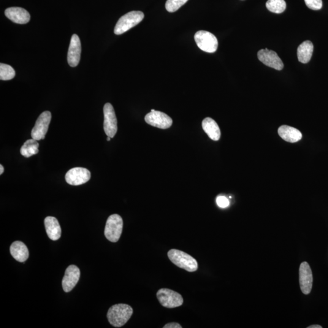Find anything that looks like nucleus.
<instances>
[{
  "mask_svg": "<svg viewBox=\"0 0 328 328\" xmlns=\"http://www.w3.org/2000/svg\"><path fill=\"white\" fill-rule=\"evenodd\" d=\"M133 310L130 305L118 304L113 305L107 313L108 322L114 327L120 328L126 325L131 318Z\"/></svg>",
  "mask_w": 328,
  "mask_h": 328,
  "instance_id": "1",
  "label": "nucleus"
},
{
  "mask_svg": "<svg viewBox=\"0 0 328 328\" xmlns=\"http://www.w3.org/2000/svg\"><path fill=\"white\" fill-rule=\"evenodd\" d=\"M167 256L176 266L189 272H195L198 269L197 260L186 252L173 249L168 252Z\"/></svg>",
  "mask_w": 328,
  "mask_h": 328,
  "instance_id": "2",
  "label": "nucleus"
},
{
  "mask_svg": "<svg viewBox=\"0 0 328 328\" xmlns=\"http://www.w3.org/2000/svg\"><path fill=\"white\" fill-rule=\"evenodd\" d=\"M123 230V219L118 214L108 217L106 223L104 234L111 242L116 243L120 239Z\"/></svg>",
  "mask_w": 328,
  "mask_h": 328,
  "instance_id": "3",
  "label": "nucleus"
},
{
  "mask_svg": "<svg viewBox=\"0 0 328 328\" xmlns=\"http://www.w3.org/2000/svg\"><path fill=\"white\" fill-rule=\"evenodd\" d=\"M143 18L144 14L141 11H131L126 13L116 23L115 34L121 35L125 33L139 24Z\"/></svg>",
  "mask_w": 328,
  "mask_h": 328,
  "instance_id": "4",
  "label": "nucleus"
},
{
  "mask_svg": "<svg viewBox=\"0 0 328 328\" xmlns=\"http://www.w3.org/2000/svg\"><path fill=\"white\" fill-rule=\"evenodd\" d=\"M157 299L162 306L167 308L180 307L183 305V297L178 292L169 289L162 288L157 292Z\"/></svg>",
  "mask_w": 328,
  "mask_h": 328,
  "instance_id": "5",
  "label": "nucleus"
},
{
  "mask_svg": "<svg viewBox=\"0 0 328 328\" xmlns=\"http://www.w3.org/2000/svg\"><path fill=\"white\" fill-rule=\"evenodd\" d=\"M195 40L197 47L202 51L208 53L216 52L218 47L216 37L210 32L197 31L195 35Z\"/></svg>",
  "mask_w": 328,
  "mask_h": 328,
  "instance_id": "6",
  "label": "nucleus"
},
{
  "mask_svg": "<svg viewBox=\"0 0 328 328\" xmlns=\"http://www.w3.org/2000/svg\"><path fill=\"white\" fill-rule=\"evenodd\" d=\"M51 118V113L48 111H46L41 114L38 118L36 123H35L34 128L31 131V136L32 139L36 140L44 139L46 134H47L49 126H50Z\"/></svg>",
  "mask_w": 328,
  "mask_h": 328,
  "instance_id": "7",
  "label": "nucleus"
},
{
  "mask_svg": "<svg viewBox=\"0 0 328 328\" xmlns=\"http://www.w3.org/2000/svg\"><path fill=\"white\" fill-rule=\"evenodd\" d=\"M104 129L107 136L113 138L118 131V120L112 104L107 103L104 107Z\"/></svg>",
  "mask_w": 328,
  "mask_h": 328,
  "instance_id": "8",
  "label": "nucleus"
},
{
  "mask_svg": "<svg viewBox=\"0 0 328 328\" xmlns=\"http://www.w3.org/2000/svg\"><path fill=\"white\" fill-rule=\"evenodd\" d=\"M145 121L150 126L161 129H169L173 124L172 119L164 113L151 110L145 116Z\"/></svg>",
  "mask_w": 328,
  "mask_h": 328,
  "instance_id": "9",
  "label": "nucleus"
},
{
  "mask_svg": "<svg viewBox=\"0 0 328 328\" xmlns=\"http://www.w3.org/2000/svg\"><path fill=\"white\" fill-rule=\"evenodd\" d=\"M91 173L88 169L82 167H75L70 169L65 175V180L71 186H80L87 183L90 180Z\"/></svg>",
  "mask_w": 328,
  "mask_h": 328,
  "instance_id": "10",
  "label": "nucleus"
},
{
  "mask_svg": "<svg viewBox=\"0 0 328 328\" xmlns=\"http://www.w3.org/2000/svg\"><path fill=\"white\" fill-rule=\"evenodd\" d=\"M299 282L300 289L305 295L310 293L313 287V272L307 262H303L300 264L299 269Z\"/></svg>",
  "mask_w": 328,
  "mask_h": 328,
  "instance_id": "11",
  "label": "nucleus"
},
{
  "mask_svg": "<svg viewBox=\"0 0 328 328\" xmlns=\"http://www.w3.org/2000/svg\"><path fill=\"white\" fill-rule=\"evenodd\" d=\"M258 58L262 64L272 68L278 70L283 68V62L275 51L268 50V49L260 50L258 53Z\"/></svg>",
  "mask_w": 328,
  "mask_h": 328,
  "instance_id": "12",
  "label": "nucleus"
},
{
  "mask_svg": "<svg viewBox=\"0 0 328 328\" xmlns=\"http://www.w3.org/2000/svg\"><path fill=\"white\" fill-rule=\"evenodd\" d=\"M80 277V271L75 265H70L65 270V275L62 280V287L65 292L72 291L76 285Z\"/></svg>",
  "mask_w": 328,
  "mask_h": 328,
  "instance_id": "13",
  "label": "nucleus"
},
{
  "mask_svg": "<svg viewBox=\"0 0 328 328\" xmlns=\"http://www.w3.org/2000/svg\"><path fill=\"white\" fill-rule=\"evenodd\" d=\"M81 51L82 48L79 37L77 34L72 35L67 57L69 66L75 67L79 64Z\"/></svg>",
  "mask_w": 328,
  "mask_h": 328,
  "instance_id": "14",
  "label": "nucleus"
},
{
  "mask_svg": "<svg viewBox=\"0 0 328 328\" xmlns=\"http://www.w3.org/2000/svg\"><path fill=\"white\" fill-rule=\"evenodd\" d=\"M5 15L13 23L17 24L28 23L31 19V16L26 10L18 7L7 8L5 10Z\"/></svg>",
  "mask_w": 328,
  "mask_h": 328,
  "instance_id": "15",
  "label": "nucleus"
},
{
  "mask_svg": "<svg viewBox=\"0 0 328 328\" xmlns=\"http://www.w3.org/2000/svg\"><path fill=\"white\" fill-rule=\"evenodd\" d=\"M46 232L51 240H58L61 237L62 229L58 219L53 216H48L45 219Z\"/></svg>",
  "mask_w": 328,
  "mask_h": 328,
  "instance_id": "16",
  "label": "nucleus"
},
{
  "mask_svg": "<svg viewBox=\"0 0 328 328\" xmlns=\"http://www.w3.org/2000/svg\"><path fill=\"white\" fill-rule=\"evenodd\" d=\"M10 252L13 258L19 262H23L28 259V249L21 241H17L13 242L10 246Z\"/></svg>",
  "mask_w": 328,
  "mask_h": 328,
  "instance_id": "17",
  "label": "nucleus"
},
{
  "mask_svg": "<svg viewBox=\"0 0 328 328\" xmlns=\"http://www.w3.org/2000/svg\"><path fill=\"white\" fill-rule=\"evenodd\" d=\"M278 132L282 139L289 142H297L302 138V134L299 130L287 126L280 127Z\"/></svg>",
  "mask_w": 328,
  "mask_h": 328,
  "instance_id": "18",
  "label": "nucleus"
},
{
  "mask_svg": "<svg viewBox=\"0 0 328 328\" xmlns=\"http://www.w3.org/2000/svg\"><path fill=\"white\" fill-rule=\"evenodd\" d=\"M202 127L205 133L211 140L217 141L220 139V129L213 119L210 118L204 119L202 121Z\"/></svg>",
  "mask_w": 328,
  "mask_h": 328,
  "instance_id": "19",
  "label": "nucleus"
},
{
  "mask_svg": "<svg viewBox=\"0 0 328 328\" xmlns=\"http://www.w3.org/2000/svg\"><path fill=\"white\" fill-rule=\"evenodd\" d=\"M314 45L311 41H305L297 49V57L299 61L302 64H307L313 56Z\"/></svg>",
  "mask_w": 328,
  "mask_h": 328,
  "instance_id": "20",
  "label": "nucleus"
},
{
  "mask_svg": "<svg viewBox=\"0 0 328 328\" xmlns=\"http://www.w3.org/2000/svg\"><path fill=\"white\" fill-rule=\"evenodd\" d=\"M39 143H38L37 140L32 138L31 139H28L24 142L21 148L20 153L21 155L25 158H30L39 153Z\"/></svg>",
  "mask_w": 328,
  "mask_h": 328,
  "instance_id": "21",
  "label": "nucleus"
},
{
  "mask_svg": "<svg viewBox=\"0 0 328 328\" xmlns=\"http://www.w3.org/2000/svg\"><path fill=\"white\" fill-rule=\"evenodd\" d=\"M265 5L269 11L275 13L283 12L286 9V2L284 0H268Z\"/></svg>",
  "mask_w": 328,
  "mask_h": 328,
  "instance_id": "22",
  "label": "nucleus"
},
{
  "mask_svg": "<svg viewBox=\"0 0 328 328\" xmlns=\"http://www.w3.org/2000/svg\"><path fill=\"white\" fill-rule=\"evenodd\" d=\"M15 71L14 69L10 65L0 64V79L1 80H9L14 78Z\"/></svg>",
  "mask_w": 328,
  "mask_h": 328,
  "instance_id": "23",
  "label": "nucleus"
},
{
  "mask_svg": "<svg viewBox=\"0 0 328 328\" xmlns=\"http://www.w3.org/2000/svg\"><path fill=\"white\" fill-rule=\"evenodd\" d=\"M188 1V0H167L165 8L168 12H175Z\"/></svg>",
  "mask_w": 328,
  "mask_h": 328,
  "instance_id": "24",
  "label": "nucleus"
},
{
  "mask_svg": "<svg viewBox=\"0 0 328 328\" xmlns=\"http://www.w3.org/2000/svg\"><path fill=\"white\" fill-rule=\"evenodd\" d=\"M305 4L310 9L318 10L322 9V0H305Z\"/></svg>",
  "mask_w": 328,
  "mask_h": 328,
  "instance_id": "25",
  "label": "nucleus"
},
{
  "mask_svg": "<svg viewBox=\"0 0 328 328\" xmlns=\"http://www.w3.org/2000/svg\"><path fill=\"white\" fill-rule=\"evenodd\" d=\"M217 204L219 207L226 208L229 205V200L225 197H219L216 199Z\"/></svg>",
  "mask_w": 328,
  "mask_h": 328,
  "instance_id": "26",
  "label": "nucleus"
},
{
  "mask_svg": "<svg viewBox=\"0 0 328 328\" xmlns=\"http://www.w3.org/2000/svg\"><path fill=\"white\" fill-rule=\"evenodd\" d=\"M164 328H182L180 324H178V323L172 322L169 323L165 325L163 327Z\"/></svg>",
  "mask_w": 328,
  "mask_h": 328,
  "instance_id": "27",
  "label": "nucleus"
},
{
  "mask_svg": "<svg viewBox=\"0 0 328 328\" xmlns=\"http://www.w3.org/2000/svg\"><path fill=\"white\" fill-rule=\"evenodd\" d=\"M308 328H322V327L321 325H311V326L308 327Z\"/></svg>",
  "mask_w": 328,
  "mask_h": 328,
  "instance_id": "28",
  "label": "nucleus"
},
{
  "mask_svg": "<svg viewBox=\"0 0 328 328\" xmlns=\"http://www.w3.org/2000/svg\"><path fill=\"white\" fill-rule=\"evenodd\" d=\"M4 172V167L2 165H0V175H2Z\"/></svg>",
  "mask_w": 328,
  "mask_h": 328,
  "instance_id": "29",
  "label": "nucleus"
},
{
  "mask_svg": "<svg viewBox=\"0 0 328 328\" xmlns=\"http://www.w3.org/2000/svg\"><path fill=\"white\" fill-rule=\"evenodd\" d=\"M110 140H111V137L108 136V137H107V140H108V141H110Z\"/></svg>",
  "mask_w": 328,
  "mask_h": 328,
  "instance_id": "30",
  "label": "nucleus"
}]
</instances>
